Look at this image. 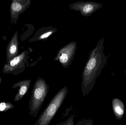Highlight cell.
I'll return each instance as SVG.
<instances>
[{"label": "cell", "instance_id": "e0dca14e", "mask_svg": "<svg viewBox=\"0 0 126 125\" xmlns=\"http://www.w3.org/2000/svg\"><path fill=\"white\" fill-rule=\"evenodd\" d=\"M1 0H0V3Z\"/></svg>", "mask_w": 126, "mask_h": 125}, {"label": "cell", "instance_id": "9a60e30c", "mask_svg": "<svg viewBox=\"0 0 126 125\" xmlns=\"http://www.w3.org/2000/svg\"><path fill=\"white\" fill-rule=\"evenodd\" d=\"M1 79L0 78V83H1Z\"/></svg>", "mask_w": 126, "mask_h": 125}, {"label": "cell", "instance_id": "5b68a950", "mask_svg": "<svg viewBox=\"0 0 126 125\" xmlns=\"http://www.w3.org/2000/svg\"><path fill=\"white\" fill-rule=\"evenodd\" d=\"M31 1L29 0H12L10 6L11 23L16 24L19 15L30 6Z\"/></svg>", "mask_w": 126, "mask_h": 125}, {"label": "cell", "instance_id": "8fae6325", "mask_svg": "<svg viewBox=\"0 0 126 125\" xmlns=\"http://www.w3.org/2000/svg\"><path fill=\"white\" fill-rule=\"evenodd\" d=\"M15 107V106L10 103L0 102V112L7 111L14 108Z\"/></svg>", "mask_w": 126, "mask_h": 125}, {"label": "cell", "instance_id": "4fadbf2b", "mask_svg": "<svg viewBox=\"0 0 126 125\" xmlns=\"http://www.w3.org/2000/svg\"><path fill=\"white\" fill-rule=\"evenodd\" d=\"M93 123V121L92 120L84 119L78 121L74 125H94Z\"/></svg>", "mask_w": 126, "mask_h": 125}, {"label": "cell", "instance_id": "9c48e42d", "mask_svg": "<svg viewBox=\"0 0 126 125\" xmlns=\"http://www.w3.org/2000/svg\"><path fill=\"white\" fill-rule=\"evenodd\" d=\"M112 105L115 115L117 119H121L124 115L125 106L120 99L115 98L112 101Z\"/></svg>", "mask_w": 126, "mask_h": 125}, {"label": "cell", "instance_id": "30bf717a", "mask_svg": "<svg viewBox=\"0 0 126 125\" xmlns=\"http://www.w3.org/2000/svg\"><path fill=\"white\" fill-rule=\"evenodd\" d=\"M102 6L103 4L99 3H87L81 7V12L84 15H91Z\"/></svg>", "mask_w": 126, "mask_h": 125}, {"label": "cell", "instance_id": "6da1fadb", "mask_svg": "<svg viewBox=\"0 0 126 125\" xmlns=\"http://www.w3.org/2000/svg\"><path fill=\"white\" fill-rule=\"evenodd\" d=\"M104 38H102L93 50L82 75L81 91L83 97L87 96L94 85L96 79L107 62L104 53Z\"/></svg>", "mask_w": 126, "mask_h": 125}, {"label": "cell", "instance_id": "5bb4252c", "mask_svg": "<svg viewBox=\"0 0 126 125\" xmlns=\"http://www.w3.org/2000/svg\"><path fill=\"white\" fill-rule=\"evenodd\" d=\"M52 31H49L47 32L46 33H44L43 34L41 35L40 37V39H44L46 38H48V37H49L51 34H52Z\"/></svg>", "mask_w": 126, "mask_h": 125}, {"label": "cell", "instance_id": "52a82bcc", "mask_svg": "<svg viewBox=\"0 0 126 125\" xmlns=\"http://www.w3.org/2000/svg\"><path fill=\"white\" fill-rule=\"evenodd\" d=\"M31 80H27L21 81L15 83L12 87V88L15 89L18 87V92L15 97L14 101L15 102L20 100L25 96L30 87Z\"/></svg>", "mask_w": 126, "mask_h": 125}, {"label": "cell", "instance_id": "277c9868", "mask_svg": "<svg viewBox=\"0 0 126 125\" xmlns=\"http://www.w3.org/2000/svg\"><path fill=\"white\" fill-rule=\"evenodd\" d=\"M28 53L24 51L20 55L4 64L2 69L3 73L17 75L24 70L27 59Z\"/></svg>", "mask_w": 126, "mask_h": 125}, {"label": "cell", "instance_id": "ba28073f", "mask_svg": "<svg viewBox=\"0 0 126 125\" xmlns=\"http://www.w3.org/2000/svg\"><path fill=\"white\" fill-rule=\"evenodd\" d=\"M75 44L71 45V47L69 50L70 45L64 48L63 50L61 51L60 53L59 54V59L60 62L63 64L66 65L69 63L72 58V57L73 56V53L75 51Z\"/></svg>", "mask_w": 126, "mask_h": 125}, {"label": "cell", "instance_id": "7c38bea8", "mask_svg": "<svg viewBox=\"0 0 126 125\" xmlns=\"http://www.w3.org/2000/svg\"><path fill=\"white\" fill-rule=\"evenodd\" d=\"M75 115L72 114L70 115L65 121L60 123L58 125H74V119Z\"/></svg>", "mask_w": 126, "mask_h": 125}, {"label": "cell", "instance_id": "2e32d148", "mask_svg": "<svg viewBox=\"0 0 126 125\" xmlns=\"http://www.w3.org/2000/svg\"><path fill=\"white\" fill-rule=\"evenodd\" d=\"M125 74H126V70H125Z\"/></svg>", "mask_w": 126, "mask_h": 125}, {"label": "cell", "instance_id": "7a4b0ae2", "mask_svg": "<svg viewBox=\"0 0 126 125\" xmlns=\"http://www.w3.org/2000/svg\"><path fill=\"white\" fill-rule=\"evenodd\" d=\"M49 90V86L46 81L39 78L33 86L29 101L30 115L37 116L45 101Z\"/></svg>", "mask_w": 126, "mask_h": 125}, {"label": "cell", "instance_id": "3957f363", "mask_svg": "<svg viewBox=\"0 0 126 125\" xmlns=\"http://www.w3.org/2000/svg\"><path fill=\"white\" fill-rule=\"evenodd\" d=\"M68 93L67 87L61 89L51 100L34 125H49Z\"/></svg>", "mask_w": 126, "mask_h": 125}, {"label": "cell", "instance_id": "8992f818", "mask_svg": "<svg viewBox=\"0 0 126 125\" xmlns=\"http://www.w3.org/2000/svg\"><path fill=\"white\" fill-rule=\"evenodd\" d=\"M18 32L16 31L13 36L7 47L6 62L18 56Z\"/></svg>", "mask_w": 126, "mask_h": 125}]
</instances>
